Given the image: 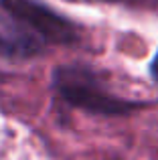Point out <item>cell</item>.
Segmentation results:
<instances>
[{"label": "cell", "instance_id": "obj_1", "mask_svg": "<svg viewBox=\"0 0 158 160\" xmlns=\"http://www.w3.org/2000/svg\"><path fill=\"white\" fill-rule=\"evenodd\" d=\"M53 83L61 98H65L69 103L77 108L87 109V112L120 113L128 108H134V103H128L116 98L103 85L101 79L85 67H59L53 75Z\"/></svg>", "mask_w": 158, "mask_h": 160}, {"label": "cell", "instance_id": "obj_2", "mask_svg": "<svg viewBox=\"0 0 158 160\" xmlns=\"http://www.w3.org/2000/svg\"><path fill=\"white\" fill-rule=\"evenodd\" d=\"M2 8L8 16L18 20L24 28L39 37L41 41H55V43H67L73 39V27L51 12L47 6L32 0H0Z\"/></svg>", "mask_w": 158, "mask_h": 160}, {"label": "cell", "instance_id": "obj_3", "mask_svg": "<svg viewBox=\"0 0 158 160\" xmlns=\"http://www.w3.org/2000/svg\"><path fill=\"white\" fill-rule=\"evenodd\" d=\"M43 49V41L24 28L12 16H0V55L4 57H31Z\"/></svg>", "mask_w": 158, "mask_h": 160}, {"label": "cell", "instance_id": "obj_4", "mask_svg": "<svg viewBox=\"0 0 158 160\" xmlns=\"http://www.w3.org/2000/svg\"><path fill=\"white\" fill-rule=\"evenodd\" d=\"M150 73H152V77L158 81V55L154 57V61H152V65H150Z\"/></svg>", "mask_w": 158, "mask_h": 160}]
</instances>
